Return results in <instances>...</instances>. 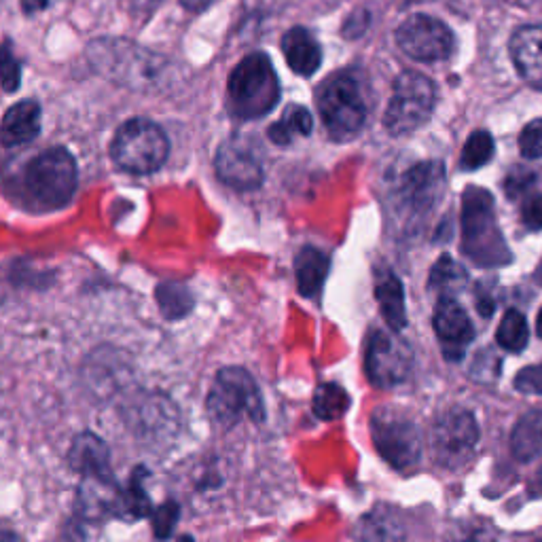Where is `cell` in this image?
<instances>
[{
	"label": "cell",
	"instance_id": "cell-1",
	"mask_svg": "<svg viewBox=\"0 0 542 542\" xmlns=\"http://www.w3.org/2000/svg\"><path fill=\"white\" fill-rule=\"evenodd\" d=\"M87 58L108 81L142 94H159L176 83V66L128 39H98Z\"/></svg>",
	"mask_w": 542,
	"mask_h": 542
},
{
	"label": "cell",
	"instance_id": "cell-2",
	"mask_svg": "<svg viewBox=\"0 0 542 542\" xmlns=\"http://www.w3.org/2000/svg\"><path fill=\"white\" fill-rule=\"evenodd\" d=\"M227 94L229 111L240 119H259L274 111L280 102V81L265 53H250L233 68Z\"/></svg>",
	"mask_w": 542,
	"mask_h": 542
},
{
	"label": "cell",
	"instance_id": "cell-3",
	"mask_svg": "<svg viewBox=\"0 0 542 542\" xmlns=\"http://www.w3.org/2000/svg\"><path fill=\"white\" fill-rule=\"evenodd\" d=\"M462 246L481 265H502L511 259L496 223L494 197L481 187H468L462 195Z\"/></svg>",
	"mask_w": 542,
	"mask_h": 542
},
{
	"label": "cell",
	"instance_id": "cell-4",
	"mask_svg": "<svg viewBox=\"0 0 542 542\" xmlns=\"http://www.w3.org/2000/svg\"><path fill=\"white\" fill-rule=\"evenodd\" d=\"M208 413L225 428L236 426L242 418L261 424L265 405L255 377L242 367L221 369L208 392Z\"/></svg>",
	"mask_w": 542,
	"mask_h": 542
},
{
	"label": "cell",
	"instance_id": "cell-5",
	"mask_svg": "<svg viewBox=\"0 0 542 542\" xmlns=\"http://www.w3.org/2000/svg\"><path fill=\"white\" fill-rule=\"evenodd\" d=\"M324 128L337 142L352 140L365 128L367 104L358 81L350 72H337L322 83L316 94Z\"/></svg>",
	"mask_w": 542,
	"mask_h": 542
},
{
	"label": "cell",
	"instance_id": "cell-6",
	"mask_svg": "<svg viewBox=\"0 0 542 542\" xmlns=\"http://www.w3.org/2000/svg\"><path fill=\"white\" fill-rule=\"evenodd\" d=\"M111 155L115 164L132 174H153L166 164L170 140L157 123L149 119H132L117 130Z\"/></svg>",
	"mask_w": 542,
	"mask_h": 542
},
{
	"label": "cell",
	"instance_id": "cell-7",
	"mask_svg": "<svg viewBox=\"0 0 542 542\" xmlns=\"http://www.w3.org/2000/svg\"><path fill=\"white\" fill-rule=\"evenodd\" d=\"M435 83L420 72L405 70L394 81L392 98L384 115V128L392 136H409L430 119L435 108Z\"/></svg>",
	"mask_w": 542,
	"mask_h": 542
},
{
	"label": "cell",
	"instance_id": "cell-8",
	"mask_svg": "<svg viewBox=\"0 0 542 542\" xmlns=\"http://www.w3.org/2000/svg\"><path fill=\"white\" fill-rule=\"evenodd\" d=\"M371 439L377 454L396 471H407L422 458V435L418 424L394 407H379L373 411Z\"/></svg>",
	"mask_w": 542,
	"mask_h": 542
},
{
	"label": "cell",
	"instance_id": "cell-9",
	"mask_svg": "<svg viewBox=\"0 0 542 542\" xmlns=\"http://www.w3.org/2000/svg\"><path fill=\"white\" fill-rule=\"evenodd\" d=\"M26 187L43 206H66L77 191L75 157L66 149H49L34 157L26 168Z\"/></svg>",
	"mask_w": 542,
	"mask_h": 542
},
{
	"label": "cell",
	"instance_id": "cell-10",
	"mask_svg": "<svg viewBox=\"0 0 542 542\" xmlns=\"http://www.w3.org/2000/svg\"><path fill=\"white\" fill-rule=\"evenodd\" d=\"M479 443V426L475 415L466 409H451L443 413L432 430V449L441 466L462 468L473 458Z\"/></svg>",
	"mask_w": 542,
	"mask_h": 542
},
{
	"label": "cell",
	"instance_id": "cell-11",
	"mask_svg": "<svg viewBox=\"0 0 542 542\" xmlns=\"http://www.w3.org/2000/svg\"><path fill=\"white\" fill-rule=\"evenodd\" d=\"M396 43L415 62H441L454 51V32L437 17L411 15L396 30Z\"/></svg>",
	"mask_w": 542,
	"mask_h": 542
},
{
	"label": "cell",
	"instance_id": "cell-12",
	"mask_svg": "<svg viewBox=\"0 0 542 542\" xmlns=\"http://www.w3.org/2000/svg\"><path fill=\"white\" fill-rule=\"evenodd\" d=\"M413 367V354L405 341L390 333L377 331L371 335L365 369L369 382L377 388H394L407 382Z\"/></svg>",
	"mask_w": 542,
	"mask_h": 542
},
{
	"label": "cell",
	"instance_id": "cell-13",
	"mask_svg": "<svg viewBox=\"0 0 542 542\" xmlns=\"http://www.w3.org/2000/svg\"><path fill=\"white\" fill-rule=\"evenodd\" d=\"M216 176L225 185L238 191H252L263 185V166L246 144L240 140H225L214 157Z\"/></svg>",
	"mask_w": 542,
	"mask_h": 542
},
{
	"label": "cell",
	"instance_id": "cell-14",
	"mask_svg": "<svg viewBox=\"0 0 542 542\" xmlns=\"http://www.w3.org/2000/svg\"><path fill=\"white\" fill-rule=\"evenodd\" d=\"M435 331L443 343V352L449 360H460L468 343L475 339L473 322L464 307L449 295H441L435 307Z\"/></svg>",
	"mask_w": 542,
	"mask_h": 542
},
{
	"label": "cell",
	"instance_id": "cell-15",
	"mask_svg": "<svg viewBox=\"0 0 542 542\" xmlns=\"http://www.w3.org/2000/svg\"><path fill=\"white\" fill-rule=\"evenodd\" d=\"M68 462L72 471L100 485H115L111 473V451L94 432H83L72 441Z\"/></svg>",
	"mask_w": 542,
	"mask_h": 542
},
{
	"label": "cell",
	"instance_id": "cell-16",
	"mask_svg": "<svg viewBox=\"0 0 542 542\" xmlns=\"http://www.w3.org/2000/svg\"><path fill=\"white\" fill-rule=\"evenodd\" d=\"M443 183H445V168L441 161H424V164L413 166L405 174L403 185H401L403 202L413 210L426 212L439 200Z\"/></svg>",
	"mask_w": 542,
	"mask_h": 542
},
{
	"label": "cell",
	"instance_id": "cell-17",
	"mask_svg": "<svg viewBox=\"0 0 542 542\" xmlns=\"http://www.w3.org/2000/svg\"><path fill=\"white\" fill-rule=\"evenodd\" d=\"M511 58L523 81L542 89V24L523 26L511 39Z\"/></svg>",
	"mask_w": 542,
	"mask_h": 542
},
{
	"label": "cell",
	"instance_id": "cell-18",
	"mask_svg": "<svg viewBox=\"0 0 542 542\" xmlns=\"http://www.w3.org/2000/svg\"><path fill=\"white\" fill-rule=\"evenodd\" d=\"M41 132V106L34 100L13 104L0 123V142L5 147H22Z\"/></svg>",
	"mask_w": 542,
	"mask_h": 542
},
{
	"label": "cell",
	"instance_id": "cell-19",
	"mask_svg": "<svg viewBox=\"0 0 542 542\" xmlns=\"http://www.w3.org/2000/svg\"><path fill=\"white\" fill-rule=\"evenodd\" d=\"M407 528L388 504H377L375 509L358 519L354 528L356 542H405Z\"/></svg>",
	"mask_w": 542,
	"mask_h": 542
},
{
	"label": "cell",
	"instance_id": "cell-20",
	"mask_svg": "<svg viewBox=\"0 0 542 542\" xmlns=\"http://www.w3.org/2000/svg\"><path fill=\"white\" fill-rule=\"evenodd\" d=\"M282 51L286 64L299 77H312L322 64V47L310 30L301 26L291 28L282 36Z\"/></svg>",
	"mask_w": 542,
	"mask_h": 542
},
{
	"label": "cell",
	"instance_id": "cell-21",
	"mask_svg": "<svg viewBox=\"0 0 542 542\" xmlns=\"http://www.w3.org/2000/svg\"><path fill=\"white\" fill-rule=\"evenodd\" d=\"M329 257L324 255L322 250L314 248V246H305L299 250V255L295 259V274H297V288L299 293L307 299L316 297L324 280L329 276Z\"/></svg>",
	"mask_w": 542,
	"mask_h": 542
},
{
	"label": "cell",
	"instance_id": "cell-22",
	"mask_svg": "<svg viewBox=\"0 0 542 542\" xmlns=\"http://www.w3.org/2000/svg\"><path fill=\"white\" fill-rule=\"evenodd\" d=\"M375 297L384 320L394 333H401L407 327V307H405V288L394 274H388L375 286Z\"/></svg>",
	"mask_w": 542,
	"mask_h": 542
},
{
	"label": "cell",
	"instance_id": "cell-23",
	"mask_svg": "<svg viewBox=\"0 0 542 542\" xmlns=\"http://www.w3.org/2000/svg\"><path fill=\"white\" fill-rule=\"evenodd\" d=\"M511 449L519 462H532L542 456V409L528 411L515 424Z\"/></svg>",
	"mask_w": 542,
	"mask_h": 542
},
{
	"label": "cell",
	"instance_id": "cell-24",
	"mask_svg": "<svg viewBox=\"0 0 542 542\" xmlns=\"http://www.w3.org/2000/svg\"><path fill=\"white\" fill-rule=\"evenodd\" d=\"M312 128H314V119L310 111H307L305 106L293 104L286 108L278 123L271 125L267 134L271 142L278 144V147H286V144L293 142L295 136H310Z\"/></svg>",
	"mask_w": 542,
	"mask_h": 542
},
{
	"label": "cell",
	"instance_id": "cell-25",
	"mask_svg": "<svg viewBox=\"0 0 542 542\" xmlns=\"http://www.w3.org/2000/svg\"><path fill=\"white\" fill-rule=\"evenodd\" d=\"M142 475H144V471L142 468H138L128 490L117 492V496H115V513L117 515H121L125 519H142V517L151 515L153 507H151V500H149L147 492H144V487H142V481H140Z\"/></svg>",
	"mask_w": 542,
	"mask_h": 542
},
{
	"label": "cell",
	"instance_id": "cell-26",
	"mask_svg": "<svg viewBox=\"0 0 542 542\" xmlns=\"http://www.w3.org/2000/svg\"><path fill=\"white\" fill-rule=\"evenodd\" d=\"M157 305L161 314L168 320L185 318L193 310V295L185 284L180 282H161L157 286Z\"/></svg>",
	"mask_w": 542,
	"mask_h": 542
},
{
	"label": "cell",
	"instance_id": "cell-27",
	"mask_svg": "<svg viewBox=\"0 0 542 542\" xmlns=\"http://www.w3.org/2000/svg\"><path fill=\"white\" fill-rule=\"evenodd\" d=\"M312 407L320 420H324V422L337 420L350 409V394L343 390L339 384H333V382L322 384V386H318V390L314 394Z\"/></svg>",
	"mask_w": 542,
	"mask_h": 542
},
{
	"label": "cell",
	"instance_id": "cell-28",
	"mask_svg": "<svg viewBox=\"0 0 542 542\" xmlns=\"http://www.w3.org/2000/svg\"><path fill=\"white\" fill-rule=\"evenodd\" d=\"M466 282H468L466 269L449 255H443L430 271V288H435L441 295L451 297V293L462 291Z\"/></svg>",
	"mask_w": 542,
	"mask_h": 542
},
{
	"label": "cell",
	"instance_id": "cell-29",
	"mask_svg": "<svg viewBox=\"0 0 542 542\" xmlns=\"http://www.w3.org/2000/svg\"><path fill=\"white\" fill-rule=\"evenodd\" d=\"M528 339H530V331H528L526 318H523V314L517 310H509L507 314H504L502 322L498 324V331H496L498 346L509 352H521L528 346Z\"/></svg>",
	"mask_w": 542,
	"mask_h": 542
},
{
	"label": "cell",
	"instance_id": "cell-30",
	"mask_svg": "<svg viewBox=\"0 0 542 542\" xmlns=\"http://www.w3.org/2000/svg\"><path fill=\"white\" fill-rule=\"evenodd\" d=\"M494 157V138L490 132L477 130L466 140L462 157H460V168L464 172H473L483 168L487 161Z\"/></svg>",
	"mask_w": 542,
	"mask_h": 542
},
{
	"label": "cell",
	"instance_id": "cell-31",
	"mask_svg": "<svg viewBox=\"0 0 542 542\" xmlns=\"http://www.w3.org/2000/svg\"><path fill=\"white\" fill-rule=\"evenodd\" d=\"M20 83H22V66L15 60L9 45H3L0 47V85H3L5 92L13 94L20 89Z\"/></svg>",
	"mask_w": 542,
	"mask_h": 542
},
{
	"label": "cell",
	"instance_id": "cell-32",
	"mask_svg": "<svg viewBox=\"0 0 542 542\" xmlns=\"http://www.w3.org/2000/svg\"><path fill=\"white\" fill-rule=\"evenodd\" d=\"M519 151L526 159L542 157V117L530 121L519 136Z\"/></svg>",
	"mask_w": 542,
	"mask_h": 542
},
{
	"label": "cell",
	"instance_id": "cell-33",
	"mask_svg": "<svg viewBox=\"0 0 542 542\" xmlns=\"http://www.w3.org/2000/svg\"><path fill=\"white\" fill-rule=\"evenodd\" d=\"M178 515H180V509H178L176 502H166L164 507L155 511L153 530H155V536L159 540H168L174 534L176 523H178Z\"/></svg>",
	"mask_w": 542,
	"mask_h": 542
},
{
	"label": "cell",
	"instance_id": "cell-34",
	"mask_svg": "<svg viewBox=\"0 0 542 542\" xmlns=\"http://www.w3.org/2000/svg\"><path fill=\"white\" fill-rule=\"evenodd\" d=\"M534 172L528 170V168H513L507 176V180H504V191H507L509 197H519L523 191H528L534 183Z\"/></svg>",
	"mask_w": 542,
	"mask_h": 542
},
{
	"label": "cell",
	"instance_id": "cell-35",
	"mask_svg": "<svg viewBox=\"0 0 542 542\" xmlns=\"http://www.w3.org/2000/svg\"><path fill=\"white\" fill-rule=\"evenodd\" d=\"M515 388L523 394H540L542 396V365L521 369L515 377Z\"/></svg>",
	"mask_w": 542,
	"mask_h": 542
},
{
	"label": "cell",
	"instance_id": "cell-36",
	"mask_svg": "<svg viewBox=\"0 0 542 542\" xmlns=\"http://www.w3.org/2000/svg\"><path fill=\"white\" fill-rule=\"evenodd\" d=\"M369 24H371L369 11L358 9L348 17V22L343 24V36H346V39H358V36H363L367 32Z\"/></svg>",
	"mask_w": 542,
	"mask_h": 542
},
{
	"label": "cell",
	"instance_id": "cell-37",
	"mask_svg": "<svg viewBox=\"0 0 542 542\" xmlns=\"http://www.w3.org/2000/svg\"><path fill=\"white\" fill-rule=\"evenodd\" d=\"M521 216H523V223H526V227H530L534 231L542 229V195L530 197L526 206H523Z\"/></svg>",
	"mask_w": 542,
	"mask_h": 542
},
{
	"label": "cell",
	"instance_id": "cell-38",
	"mask_svg": "<svg viewBox=\"0 0 542 542\" xmlns=\"http://www.w3.org/2000/svg\"><path fill=\"white\" fill-rule=\"evenodd\" d=\"M49 5V0H22V7L26 13H39Z\"/></svg>",
	"mask_w": 542,
	"mask_h": 542
},
{
	"label": "cell",
	"instance_id": "cell-39",
	"mask_svg": "<svg viewBox=\"0 0 542 542\" xmlns=\"http://www.w3.org/2000/svg\"><path fill=\"white\" fill-rule=\"evenodd\" d=\"M180 3H183V7L189 11H204L206 7L216 3V0H180Z\"/></svg>",
	"mask_w": 542,
	"mask_h": 542
},
{
	"label": "cell",
	"instance_id": "cell-40",
	"mask_svg": "<svg viewBox=\"0 0 542 542\" xmlns=\"http://www.w3.org/2000/svg\"><path fill=\"white\" fill-rule=\"evenodd\" d=\"M0 542H22L20 536L13 534V532H3L0 530Z\"/></svg>",
	"mask_w": 542,
	"mask_h": 542
},
{
	"label": "cell",
	"instance_id": "cell-41",
	"mask_svg": "<svg viewBox=\"0 0 542 542\" xmlns=\"http://www.w3.org/2000/svg\"><path fill=\"white\" fill-rule=\"evenodd\" d=\"M536 331H538V335L542 337V307H540V312H538V320H536Z\"/></svg>",
	"mask_w": 542,
	"mask_h": 542
},
{
	"label": "cell",
	"instance_id": "cell-42",
	"mask_svg": "<svg viewBox=\"0 0 542 542\" xmlns=\"http://www.w3.org/2000/svg\"><path fill=\"white\" fill-rule=\"evenodd\" d=\"M536 542H542V540H536Z\"/></svg>",
	"mask_w": 542,
	"mask_h": 542
}]
</instances>
